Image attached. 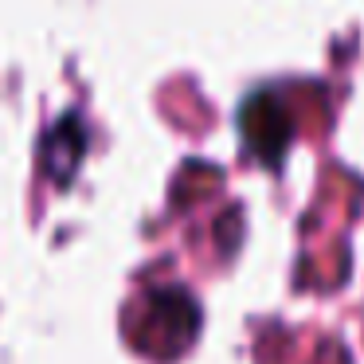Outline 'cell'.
Instances as JSON below:
<instances>
[{
	"mask_svg": "<svg viewBox=\"0 0 364 364\" xmlns=\"http://www.w3.org/2000/svg\"><path fill=\"white\" fill-rule=\"evenodd\" d=\"M243 134H247V145H251L259 157L274 161L278 149L286 145V110L270 95L251 98L247 110H243Z\"/></svg>",
	"mask_w": 364,
	"mask_h": 364,
	"instance_id": "1",
	"label": "cell"
}]
</instances>
